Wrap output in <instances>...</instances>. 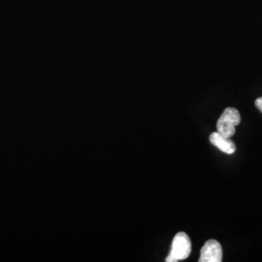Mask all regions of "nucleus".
<instances>
[{
    "label": "nucleus",
    "instance_id": "7ed1b4c3",
    "mask_svg": "<svg viewBox=\"0 0 262 262\" xmlns=\"http://www.w3.org/2000/svg\"><path fill=\"white\" fill-rule=\"evenodd\" d=\"M223 260V249L216 240H208L201 249L199 262H221Z\"/></svg>",
    "mask_w": 262,
    "mask_h": 262
},
{
    "label": "nucleus",
    "instance_id": "39448f33",
    "mask_svg": "<svg viewBox=\"0 0 262 262\" xmlns=\"http://www.w3.org/2000/svg\"><path fill=\"white\" fill-rule=\"evenodd\" d=\"M255 106L257 107V109L262 113V97H259V98H257L256 100H255Z\"/></svg>",
    "mask_w": 262,
    "mask_h": 262
},
{
    "label": "nucleus",
    "instance_id": "f03ea898",
    "mask_svg": "<svg viewBox=\"0 0 262 262\" xmlns=\"http://www.w3.org/2000/svg\"><path fill=\"white\" fill-rule=\"evenodd\" d=\"M241 122V116L235 108H226L216 122V129L227 138H231L235 134V127Z\"/></svg>",
    "mask_w": 262,
    "mask_h": 262
},
{
    "label": "nucleus",
    "instance_id": "f257e3e1",
    "mask_svg": "<svg viewBox=\"0 0 262 262\" xmlns=\"http://www.w3.org/2000/svg\"><path fill=\"white\" fill-rule=\"evenodd\" d=\"M190 253H191V242L189 237L185 232H179L175 235L172 241L171 251L165 260L167 262L185 260L189 256Z\"/></svg>",
    "mask_w": 262,
    "mask_h": 262
},
{
    "label": "nucleus",
    "instance_id": "20e7f679",
    "mask_svg": "<svg viewBox=\"0 0 262 262\" xmlns=\"http://www.w3.org/2000/svg\"><path fill=\"white\" fill-rule=\"evenodd\" d=\"M210 142L219 150L224 151L227 155H232L236 150V147H235L233 141L230 140V138H227L224 135H222L217 131L213 132L210 135Z\"/></svg>",
    "mask_w": 262,
    "mask_h": 262
}]
</instances>
